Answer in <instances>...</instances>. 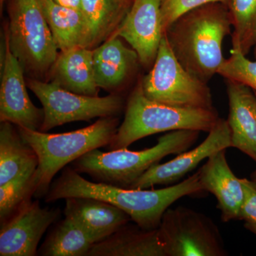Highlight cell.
Listing matches in <instances>:
<instances>
[{
    "label": "cell",
    "instance_id": "obj_1",
    "mask_svg": "<svg viewBox=\"0 0 256 256\" xmlns=\"http://www.w3.org/2000/svg\"><path fill=\"white\" fill-rule=\"evenodd\" d=\"M205 192L198 172L181 182L160 190L130 188L90 182L74 168H66L50 185L45 201L50 203L70 197H90L108 202L130 216L141 228H159L164 212L184 196Z\"/></svg>",
    "mask_w": 256,
    "mask_h": 256
},
{
    "label": "cell",
    "instance_id": "obj_2",
    "mask_svg": "<svg viewBox=\"0 0 256 256\" xmlns=\"http://www.w3.org/2000/svg\"><path fill=\"white\" fill-rule=\"evenodd\" d=\"M232 26L228 6L210 3L182 15L164 34L184 68L208 84L226 60L222 44L232 33Z\"/></svg>",
    "mask_w": 256,
    "mask_h": 256
},
{
    "label": "cell",
    "instance_id": "obj_3",
    "mask_svg": "<svg viewBox=\"0 0 256 256\" xmlns=\"http://www.w3.org/2000/svg\"><path fill=\"white\" fill-rule=\"evenodd\" d=\"M200 133L192 130L171 131L161 136L156 146L143 150L122 148L105 152L92 150L73 162L72 168L80 174H88L97 182L128 188L165 156L190 149L196 142Z\"/></svg>",
    "mask_w": 256,
    "mask_h": 256
},
{
    "label": "cell",
    "instance_id": "obj_4",
    "mask_svg": "<svg viewBox=\"0 0 256 256\" xmlns=\"http://www.w3.org/2000/svg\"><path fill=\"white\" fill-rule=\"evenodd\" d=\"M118 124L117 117L102 118L86 128L58 134L18 127L38 156L34 196L45 197L55 175L69 163L92 150L109 146Z\"/></svg>",
    "mask_w": 256,
    "mask_h": 256
},
{
    "label": "cell",
    "instance_id": "obj_5",
    "mask_svg": "<svg viewBox=\"0 0 256 256\" xmlns=\"http://www.w3.org/2000/svg\"><path fill=\"white\" fill-rule=\"evenodd\" d=\"M220 119L215 108H182L150 100L143 94L140 82L129 96L124 122L109 148L110 150L128 148L156 133L180 130L210 132Z\"/></svg>",
    "mask_w": 256,
    "mask_h": 256
},
{
    "label": "cell",
    "instance_id": "obj_6",
    "mask_svg": "<svg viewBox=\"0 0 256 256\" xmlns=\"http://www.w3.org/2000/svg\"><path fill=\"white\" fill-rule=\"evenodd\" d=\"M6 37L26 78L48 82L60 54L38 0H9Z\"/></svg>",
    "mask_w": 256,
    "mask_h": 256
},
{
    "label": "cell",
    "instance_id": "obj_7",
    "mask_svg": "<svg viewBox=\"0 0 256 256\" xmlns=\"http://www.w3.org/2000/svg\"><path fill=\"white\" fill-rule=\"evenodd\" d=\"M140 84L144 95L160 104L182 108H214L208 84L184 68L165 34L152 68Z\"/></svg>",
    "mask_w": 256,
    "mask_h": 256
},
{
    "label": "cell",
    "instance_id": "obj_8",
    "mask_svg": "<svg viewBox=\"0 0 256 256\" xmlns=\"http://www.w3.org/2000/svg\"><path fill=\"white\" fill-rule=\"evenodd\" d=\"M158 230L166 256L228 255L216 224L188 207L168 208Z\"/></svg>",
    "mask_w": 256,
    "mask_h": 256
},
{
    "label": "cell",
    "instance_id": "obj_9",
    "mask_svg": "<svg viewBox=\"0 0 256 256\" xmlns=\"http://www.w3.org/2000/svg\"><path fill=\"white\" fill-rule=\"evenodd\" d=\"M26 84L43 106L42 132L76 121L117 117L124 107V99L117 94L94 97L74 94L50 82L26 78Z\"/></svg>",
    "mask_w": 256,
    "mask_h": 256
},
{
    "label": "cell",
    "instance_id": "obj_10",
    "mask_svg": "<svg viewBox=\"0 0 256 256\" xmlns=\"http://www.w3.org/2000/svg\"><path fill=\"white\" fill-rule=\"evenodd\" d=\"M60 215V210L42 208L38 201L26 202L1 224L0 256H36L42 236Z\"/></svg>",
    "mask_w": 256,
    "mask_h": 256
},
{
    "label": "cell",
    "instance_id": "obj_11",
    "mask_svg": "<svg viewBox=\"0 0 256 256\" xmlns=\"http://www.w3.org/2000/svg\"><path fill=\"white\" fill-rule=\"evenodd\" d=\"M230 146L232 141L228 122L220 118L201 144L192 150L180 153L168 162L152 165L128 188H148L154 185H170L178 182L194 170L204 160L220 150Z\"/></svg>",
    "mask_w": 256,
    "mask_h": 256
},
{
    "label": "cell",
    "instance_id": "obj_12",
    "mask_svg": "<svg viewBox=\"0 0 256 256\" xmlns=\"http://www.w3.org/2000/svg\"><path fill=\"white\" fill-rule=\"evenodd\" d=\"M162 0H133L114 36L122 38L137 52L140 64L153 65L164 35Z\"/></svg>",
    "mask_w": 256,
    "mask_h": 256
},
{
    "label": "cell",
    "instance_id": "obj_13",
    "mask_svg": "<svg viewBox=\"0 0 256 256\" xmlns=\"http://www.w3.org/2000/svg\"><path fill=\"white\" fill-rule=\"evenodd\" d=\"M1 77L0 121L12 122L30 130H41L44 110L32 102L26 90L28 84L23 69L8 45Z\"/></svg>",
    "mask_w": 256,
    "mask_h": 256
},
{
    "label": "cell",
    "instance_id": "obj_14",
    "mask_svg": "<svg viewBox=\"0 0 256 256\" xmlns=\"http://www.w3.org/2000/svg\"><path fill=\"white\" fill-rule=\"evenodd\" d=\"M205 192L214 195L224 222L238 220L244 193L240 178L234 174L226 159V149L214 153L198 171Z\"/></svg>",
    "mask_w": 256,
    "mask_h": 256
},
{
    "label": "cell",
    "instance_id": "obj_15",
    "mask_svg": "<svg viewBox=\"0 0 256 256\" xmlns=\"http://www.w3.org/2000/svg\"><path fill=\"white\" fill-rule=\"evenodd\" d=\"M64 215L80 227L94 244L110 236L132 220L118 207L90 197L66 198Z\"/></svg>",
    "mask_w": 256,
    "mask_h": 256
},
{
    "label": "cell",
    "instance_id": "obj_16",
    "mask_svg": "<svg viewBox=\"0 0 256 256\" xmlns=\"http://www.w3.org/2000/svg\"><path fill=\"white\" fill-rule=\"evenodd\" d=\"M92 50L96 84L108 92L122 88L140 64L137 52L114 35Z\"/></svg>",
    "mask_w": 256,
    "mask_h": 256
},
{
    "label": "cell",
    "instance_id": "obj_17",
    "mask_svg": "<svg viewBox=\"0 0 256 256\" xmlns=\"http://www.w3.org/2000/svg\"><path fill=\"white\" fill-rule=\"evenodd\" d=\"M226 80L232 148L245 153L256 162V95L242 82Z\"/></svg>",
    "mask_w": 256,
    "mask_h": 256
},
{
    "label": "cell",
    "instance_id": "obj_18",
    "mask_svg": "<svg viewBox=\"0 0 256 256\" xmlns=\"http://www.w3.org/2000/svg\"><path fill=\"white\" fill-rule=\"evenodd\" d=\"M92 54V48L84 46L60 52L48 82L74 94L98 96Z\"/></svg>",
    "mask_w": 256,
    "mask_h": 256
},
{
    "label": "cell",
    "instance_id": "obj_19",
    "mask_svg": "<svg viewBox=\"0 0 256 256\" xmlns=\"http://www.w3.org/2000/svg\"><path fill=\"white\" fill-rule=\"evenodd\" d=\"M87 256H166L158 229L146 230L128 223L96 242Z\"/></svg>",
    "mask_w": 256,
    "mask_h": 256
},
{
    "label": "cell",
    "instance_id": "obj_20",
    "mask_svg": "<svg viewBox=\"0 0 256 256\" xmlns=\"http://www.w3.org/2000/svg\"><path fill=\"white\" fill-rule=\"evenodd\" d=\"M60 52L84 46L92 50L90 25L80 10L62 6L54 0H38Z\"/></svg>",
    "mask_w": 256,
    "mask_h": 256
},
{
    "label": "cell",
    "instance_id": "obj_21",
    "mask_svg": "<svg viewBox=\"0 0 256 256\" xmlns=\"http://www.w3.org/2000/svg\"><path fill=\"white\" fill-rule=\"evenodd\" d=\"M14 126L10 122L0 124V186L38 165L36 152Z\"/></svg>",
    "mask_w": 256,
    "mask_h": 256
},
{
    "label": "cell",
    "instance_id": "obj_22",
    "mask_svg": "<svg viewBox=\"0 0 256 256\" xmlns=\"http://www.w3.org/2000/svg\"><path fill=\"white\" fill-rule=\"evenodd\" d=\"M92 30V50L114 34L130 9L133 0H80Z\"/></svg>",
    "mask_w": 256,
    "mask_h": 256
},
{
    "label": "cell",
    "instance_id": "obj_23",
    "mask_svg": "<svg viewBox=\"0 0 256 256\" xmlns=\"http://www.w3.org/2000/svg\"><path fill=\"white\" fill-rule=\"evenodd\" d=\"M94 242L74 220L65 217L56 224L38 249L42 256H87Z\"/></svg>",
    "mask_w": 256,
    "mask_h": 256
},
{
    "label": "cell",
    "instance_id": "obj_24",
    "mask_svg": "<svg viewBox=\"0 0 256 256\" xmlns=\"http://www.w3.org/2000/svg\"><path fill=\"white\" fill-rule=\"evenodd\" d=\"M232 47L246 56L256 41V0H229Z\"/></svg>",
    "mask_w": 256,
    "mask_h": 256
},
{
    "label": "cell",
    "instance_id": "obj_25",
    "mask_svg": "<svg viewBox=\"0 0 256 256\" xmlns=\"http://www.w3.org/2000/svg\"><path fill=\"white\" fill-rule=\"evenodd\" d=\"M37 169V168H36ZM36 170L0 186V222L3 224L34 196Z\"/></svg>",
    "mask_w": 256,
    "mask_h": 256
},
{
    "label": "cell",
    "instance_id": "obj_26",
    "mask_svg": "<svg viewBox=\"0 0 256 256\" xmlns=\"http://www.w3.org/2000/svg\"><path fill=\"white\" fill-rule=\"evenodd\" d=\"M218 74L225 79L247 86L256 95V62L248 60L240 50L232 48L230 56L224 60Z\"/></svg>",
    "mask_w": 256,
    "mask_h": 256
},
{
    "label": "cell",
    "instance_id": "obj_27",
    "mask_svg": "<svg viewBox=\"0 0 256 256\" xmlns=\"http://www.w3.org/2000/svg\"><path fill=\"white\" fill-rule=\"evenodd\" d=\"M216 2L228 6L229 0H162V20L164 33L182 15L203 5Z\"/></svg>",
    "mask_w": 256,
    "mask_h": 256
},
{
    "label": "cell",
    "instance_id": "obj_28",
    "mask_svg": "<svg viewBox=\"0 0 256 256\" xmlns=\"http://www.w3.org/2000/svg\"><path fill=\"white\" fill-rule=\"evenodd\" d=\"M244 188V201L238 220L246 223L256 224V182L246 178H240Z\"/></svg>",
    "mask_w": 256,
    "mask_h": 256
},
{
    "label": "cell",
    "instance_id": "obj_29",
    "mask_svg": "<svg viewBox=\"0 0 256 256\" xmlns=\"http://www.w3.org/2000/svg\"><path fill=\"white\" fill-rule=\"evenodd\" d=\"M56 2L62 6L82 11V2L80 0H54Z\"/></svg>",
    "mask_w": 256,
    "mask_h": 256
},
{
    "label": "cell",
    "instance_id": "obj_30",
    "mask_svg": "<svg viewBox=\"0 0 256 256\" xmlns=\"http://www.w3.org/2000/svg\"><path fill=\"white\" fill-rule=\"evenodd\" d=\"M244 226L249 232H252V234L256 235V224L246 223Z\"/></svg>",
    "mask_w": 256,
    "mask_h": 256
},
{
    "label": "cell",
    "instance_id": "obj_31",
    "mask_svg": "<svg viewBox=\"0 0 256 256\" xmlns=\"http://www.w3.org/2000/svg\"><path fill=\"white\" fill-rule=\"evenodd\" d=\"M250 178H252V180H254V181L256 182V170H255V171L254 172L252 173Z\"/></svg>",
    "mask_w": 256,
    "mask_h": 256
},
{
    "label": "cell",
    "instance_id": "obj_32",
    "mask_svg": "<svg viewBox=\"0 0 256 256\" xmlns=\"http://www.w3.org/2000/svg\"><path fill=\"white\" fill-rule=\"evenodd\" d=\"M254 56H255V58H256V41L255 45H254Z\"/></svg>",
    "mask_w": 256,
    "mask_h": 256
},
{
    "label": "cell",
    "instance_id": "obj_33",
    "mask_svg": "<svg viewBox=\"0 0 256 256\" xmlns=\"http://www.w3.org/2000/svg\"><path fill=\"white\" fill-rule=\"evenodd\" d=\"M5 0H0V4H1V6H2L3 3H4Z\"/></svg>",
    "mask_w": 256,
    "mask_h": 256
}]
</instances>
